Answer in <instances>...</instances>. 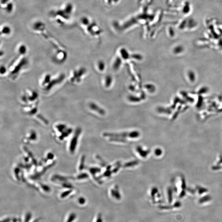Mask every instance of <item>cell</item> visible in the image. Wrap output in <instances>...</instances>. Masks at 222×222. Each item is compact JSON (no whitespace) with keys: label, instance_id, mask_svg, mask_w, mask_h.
I'll return each mask as SVG.
<instances>
[{"label":"cell","instance_id":"obj_1","mask_svg":"<svg viewBox=\"0 0 222 222\" xmlns=\"http://www.w3.org/2000/svg\"><path fill=\"white\" fill-rule=\"evenodd\" d=\"M74 6L72 3H66L60 8L53 10L50 13L51 17L59 25L65 24L71 19L74 12Z\"/></svg>","mask_w":222,"mask_h":222},{"label":"cell","instance_id":"obj_2","mask_svg":"<svg viewBox=\"0 0 222 222\" xmlns=\"http://www.w3.org/2000/svg\"><path fill=\"white\" fill-rule=\"evenodd\" d=\"M25 56H18L17 58L13 60L10 66L8 69V72L10 77L12 80L17 78L25 67L28 65V60L25 58Z\"/></svg>","mask_w":222,"mask_h":222},{"label":"cell","instance_id":"obj_3","mask_svg":"<svg viewBox=\"0 0 222 222\" xmlns=\"http://www.w3.org/2000/svg\"><path fill=\"white\" fill-rule=\"evenodd\" d=\"M20 101L22 105L25 106L36 105L38 104L39 95L34 90L27 89L21 94Z\"/></svg>","mask_w":222,"mask_h":222},{"label":"cell","instance_id":"obj_4","mask_svg":"<svg viewBox=\"0 0 222 222\" xmlns=\"http://www.w3.org/2000/svg\"><path fill=\"white\" fill-rule=\"evenodd\" d=\"M84 69L81 67H75L70 72L68 80L70 84L73 85L79 84L82 80L84 74Z\"/></svg>","mask_w":222,"mask_h":222},{"label":"cell","instance_id":"obj_5","mask_svg":"<svg viewBox=\"0 0 222 222\" xmlns=\"http://www.w3.org/2000/svg\"><path fill=\"white\" fill-rule=\"evenodd\" d=\"M57 49L52 54V59L56 64H62L67 59V52L64 48H57Z\"/></svg>","mask_w":222,"mask_h":222},{"label":"cell","instance_id":"obj_6","mask_svg":"<svg viewBox=\"0 0 222 222\" xmlns=\"http://www.w3.org/2000/svg\"><path fill=\"white\" fill-rule=\"evenodd\" d=\"M104 136L105 137H129L131 138H136L139 136V133L138 132H133L130 133H105L104 134Z\"/></svg>","mask_w":222,"mask_h":222},{"label":"cell","instance_id":"obj_7","mask_svg":"<svg viewBox=\"0 0 222 222\" xmlns=\"http://www.w3.org/2000/svg\"><path fill=\"white\" fill-rule=\"evenodd\" d=\"M16 51L17 56H26L28 48L25 44L21 43L16 46Z\"/></svg>","mask_w":222,"mask_h":222},{"label":"cell","instance_id":"obj_8","mask_svg":"<svg viewBox=\"0 0 222 222\" xmlns=\"http://www.w3.org/2000/svg\"><path fill=\"white\" fill-rule=\"evenodd\" d=\"M12 32V29L10 26L4 25L1 27V36L4 37L10 36Z\"/></svg>","mask_w":222,"mask_h":222},{"label":"cell","instance_id":"obj_9","mask_svg":"<svg viewBox=\"0 0 222 222\" xmlns=\"http://www.w3.org/2000/svg\"><path fill=\"white\" fill-rule=\"evenodd\" d=\"M77 216L73 212H70L66 216L64 222H75L76 221Z\"/></svg>","mask_w":222,"mask_h":222},{"label":"cell","instance_id":"obj_10","mask_svg":"<svg viewBox=\"0 0 222 222\" xmlns=\"http://www.w3.org/2000/svg\"><path fill=\"white\" fill-rule=\"evenodd\" d=\"M22 217V222H31L32 218V214L30 212H26Z\"/></svg>","mask_w":222,"mask_h":222},{"label":"cell","instance_id":"obj_11","mask_svg":"<svg viewBox=\"0 0 222 222\" xmlns=\"http://www.w3.org/2000/svg\"><path fill=\"white\" fill-rule=\"evenodd\" d=\"M137 151L139 154V155L143 158H144V157L145 158L147 156V155L149 154V151H144L140 147H137Z\"/></svg>","mask_w":222,"mask_h":222},{"label":"cell","instance_id":"obj_12","mask_svg":"<svg viewBox=\"0 0 222 222\" xmlns=\"http://www.w3.org/2000/svg\"><path fill=\"white\" fill-rule=\"evenodd\" d=\"M8 72V70L5 66H1V75H5Z\"/></svg>","mask_w":222,"mask_h":222},{"label":"cell","instance_id":"obj_13","mask_svg":"<svg viewBox=\"0 0 222 222\" xmlns=\"http://www.w3.org/2000/svg\"><path fill=\"white\" fill-rule=\"evenodd\" d=\"M138 163V162L137 161H134L127 163L126 164H125L124 167H130L137 165Z\"/></svg>","mask_w":222,"mask_h":222},{"label":"cell","instance_id":"obj_14","mask_svg":"<svg viewBox=\"0 0 222 222\" xmlns=\"http://www.w3.org/2000/svg\"><path fill=\"white\" fill-rule=\"evenodd\" d=\"M13 0H1V4L2 6L4 7L9 3L13 2Z\"/></svg>","mask_w":222,"mask_h":222}]
</instances>
